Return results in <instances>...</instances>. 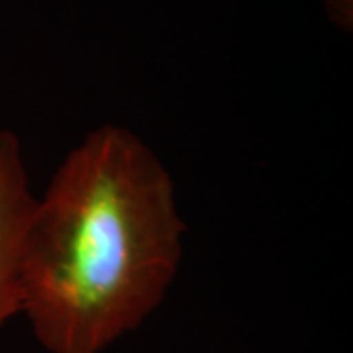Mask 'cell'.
<instances>
[{"label":"cell","instance_id":"cell-2","mask_svg":"<svg viewBox=\"0 0 353 353\" xmlns=\"http://www.w3.org/2000/svg\"><path fill=\"white\" fill-rule=\"evenodd\" d=\"M34 206L22 143L0 130V330L22 312V259Z\"/></svg>","mask_w":353,"mask_h":353},{"label":"cell","instance_id":"cell-3","mask_svg":"<svg viewBox=\"0 0 353 353\" xmlns=\"http://www.w3.org/2000/svg\"><path fill=\"white\" fill-rule=\"evenodd\" d=\"M326 16L338 30L350 34L353 30V0H322Z\"/></svg>","mask_w":353,"mask_h":353},{"label":"cell","instance_id":"cell-1","mask_svg":"<svg viewBox=\"0 0 353 353\" xmlns=\"http://www.w3.org/2000/svg\"><path fill=\"white\" fill-rule=\"evenodd\" d=\"M185 230L152 148L124 126L90 130L36 196L20 316L48 353H104L161 306Z\"/></svg>","mask_w":353,"mask_h":353}]
</instances>
